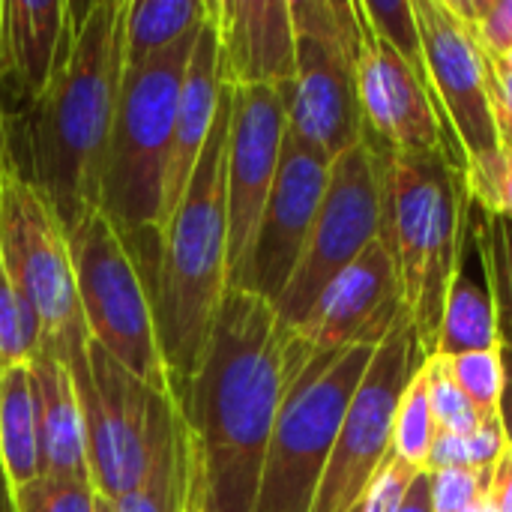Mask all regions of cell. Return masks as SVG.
<instances>
[{
  "label": "cell",
  "mask_w": 512,
  "mask_h": 512,
  "mask_svg": "<svg viewBox=\"0 0 512 512\" xmlns=\"http://www.w3.org/2000/svg\"><path fill=\"white\" fill-rule=\"evenodd\" d=\"M309 360L267 300L225 294L204 363L174 393L192 444V510L252 512L273 426Z\"/></svg>",
  "instance_id": "cell-1"
},
{
  "label": "cell",
  "mask_w": 512,
  "mask_h": 512,
  "mask_svg": "<svg viewBox=\"0 0 512 512\" xmlns=\"http://www.w3.org/2000/svg\"><path fill=\"white\" fill-rule=\"evenodd\" d=\"M438 438V423L432 417V405H429V393L423 384V375L417 369V375L411 378V384L405 387L399 408H396V420H393V459L408 465L411 471H423L432 444Z\"/></svg>",
  "instance_id": "cell-27"
},
{
  "label": "cell",
  "mask_w": 512,
  "mask_h": 512,
  "mask_svg": "<svg viewBox=\"0 0 512 512\" xmlns=\"http://www.w3.org/2000/svg\"><path fill=\"white\" fill-rule=\"evenodd\" d=\"M465 174L447 156H381V240L426 357L435 354L447 297L462 273Z\"/></svg>",
  "instance_id": "cell-5"
},
{
  "label": "cell",
  "mask_w": 512,
  "mask_h": 512,
  "mask_svg": "<svg viewBox=\"0 0 512 512\" xmlns=\"http://www.w3.org/2000/svg\"><path fill=\"white\" fill-rule=\"evenodd\" d=\"M495 348H501V318L492 288H483L471 276L459 273L447 297V309L432 357H459V354L495 351Z\"/></svg>",
  "instance_id": "cell-23"
},
{
  "label": "cell",
  "mask_w": 512,
  "mask_h": 512,
  "mask_svg": "<svg viewBox=\"0 0 512 512\" xmlns=\"http://www.w3.org/2000/svg\"><path fill=\"white\" fill-rule=\"evenodd\" d=\"M189 512H198V510H189Z\"/></svg>",
  "instance_id": "cell-47"
},
{
  "label": "cell",
  "mask_w": 512,
  "mask_h": 512,
  "mask_svg": "<svg viewBox=\"0 0 512 512\" xmlns=\"http://www.w3.org/2000/svg\"><path fill=\"white\" fill-rule=\"evenodd\" d=\"M492 471H438L429 474L432 512H465L477 498L489 492Z\"/></svg>",
  "instance_id": "cell-35"
},
{
  "label": "cell",
  "mask_w": 512,
  "mask_h": 512,
  "mask_svg": "<svg viewBox=\"0 0 512 512\" xmlns=\"http://www.w3.org/2000/svg\"><path fill=\"white\" fill-rule=\"evenodd\" d=\"M420 375H423V384L429 393V405H432V417L438 423V432L471 435L483 420H492V417H480V411L468 402V396L453 384L441 357H426L420 366Z\"/></svg>",
  "instance_id": "cell-31"
},
{
  "label": "cell",
  "mask_w": 512,
  "mask_h": 512,
  "mask_svg": "<svg viewBox=\"0 0 512 512\" xmlns=\"http://www.w3.org/2000/svg\"><path fill=\"white\" fill-rule=\"evenodd\" d=\"M375 348L354 345L309 360L273 426L252 512H312L336 432Z\"/></svg>",
  "instance_id": "cell-8"
},
{
  "label": "cell",
  "mask_w": 512,
  "mask_h": 512,
  "mask_svg": "<svg viewBox=\"0 0 512 512\" xmlns=\"http://www.w3.org/2000/svg\"><path fill=\"white\" fill-rule=\"evenodd\" d=\"M0 512H12V492L6 486V477L0 471Z\"/></svg>",
  "instance_id": "cell-41"
},
{
  "label": "cell",
  "mask_w": 512,
  "mask_h": 512,
  "mask_svg": "<svg viewBox=\"0 0 512 512\" xmlns=\"http://www.w3.org/2000/svg\"><path fill=\"white\" fill-rule=\"evenodd\" d=\"M507 447L510 444H507L501 417L483 420L471 435H444V432H438L423 471L426 474L453 471V468H459V471H492Z\"/></svg>",
  "instance_id": "cell-26"
},
{
  "label": "cell",
  "mask_w": 512,
  "mask_h": 512,
  "mask_svg": "<svg viewBox=\"0 0 512 512\" xmlns=\"http://www.w3.org/2000/svg\"><path fill=\"white\" fill-rule=\"evenodd\" d=\"M0 15H3V0H0Z\"/></svg>",
  "instance_id": "cell-44"
},
{
  "label": "cell",
  "mask_w": 512,
  "mask_h": 512,
  "mask_svg": "<svg viewBox=\"0 0 512 512\" xmlns=\"http://www.w3.org/2000/svg\"><path fill=\"white\" fill-rule=\"evenodd\" d=\"M489 63V93H492V117L498 126L501 147H512V54Z\"/></svg>",
  "instance_id": "cell-37"
},
{
  "label": "cell",
  "mask_w": 512,
  "mask_h": 512,
  "mask_svg": "<svg viewBox=\"0 0 512 512\" xmlns=\"http://www.w3.org/2000/svg\"><path fill=\"white\" fill-rule=\"evenodd\" d=\"M357 96L366 135L372 132L378 141H384L387 153L450 159L429 87L402 63L393 48L375 39L366 24L357 60Z\"/></svg>",
  "instance_id": "cell-17"
},
{
  "label": "cell",
  "mask_w": 512,
  "mask_h": 512,
  "mask_svg": "<svg viewBox=\"0 0 512 512\" xmlns=\"http://www.w3.org/2000/svg\"><path fill=\"white\" fill-rule=\"evenodd\" d=\"M423 360L426 354L405 315L375 348V357L348 402L312 512H354L363 504L393 453L396 408Z\"/></svg>",
  "instance_id": "cell-11"
},
{
  "label": "cell",
  "mask_w": 512,
  "mask_h": 512,
  "mask_svg": "<svg viewBox=\"0 0 512 512\" xmlns=\"http://www.w3.org/2000/svg\"><path fill=\"white\" fill-rule=\"evenodd\" d=\"M72 375L87 441L93 489L117 501L132 492L183 426L171 393H159L105 354L93 339L84 357L63 363Z\"/></svg>",
  "instance_id": "cell-6"
},
{
  "label": "cell",
  "mask_w": 512,
  "mask_h": 512,
  "mask_svg": "<svg viewBox=\"0 0 512 512\" xmlns=\"http://www.w3.org/2000/svg\"><path fill=\"white\" fill-rule=\"evenodd\" d=\"M219 69L228 87L285 90L297 72L291 0H210Z\"/></svg>",
  "instance_id": "cell-18"
},
{
  "label": "cell",
  "mask_w": 512,
  "mask_h": 512,
  "mask_svg": "<svg viewBox=\"0 0 512 512\" xmlns=\"http://www.w3.org/2000/svg\"><path fill=\"white\" fill-rule=\"evenodd\" d=\"M0 471L9 492L39 477L30 366H18L0 375Z\"/></svg>",
  "instance_id": "cell-22"
},
{
  "label": "cell",
  "mask_w": 512,
  "mask_h": 512,
  "mask_svg": "<svg viewBox=\"0 0 512 512\" xmlns=\"http://www.w3.org/2000/svg\"><path fill=\"white\" fill-rule=\"evenodd\" d=\"M228 126L231 87L225 84L198 168L162 231V252L150 297L171 396L186 387L204 363L228 294Z\"/></svg>",
  "instance_id": "cell-3"
},
{
  "label": "cell",
  "mask_w": 512,
  "mask_h": 512,
  "mask_svg": "<svg viewBox=\"0 0 512 512\" xmlns=\"http://www.w3.org/2000/svg\"><path fill=\"white\" fill-rule=\"evenodd\" d=\"M423 42L426 84L438 117L444 114L462 156L465 186L486 177L501 159L492 117L489 63L447 0H411Z\"/></svg>",
  "instance_id": "cell-13"
},
{
  "label": "cell",
  "mask_w": 512,
  "mask_h": 512,
  "mask_svg": "<svg viewBox=\"0 0 512 512\" xmlns=\"http://www.w3.org/2000/svg\"><path fill=\"white\" fill-rule=\"evenodd\" d=\"M222 69H219V36L216 24L210 18V0H207V21L201 24L195 51L189 57L183 84H180V99H177V114H174V132H171V147H168V168H165V201H162V231L177 210L198 159L204 153V144L210 138L219 96H222Z\"/></svg>",
  "instance_id": "cell-20"
},
{
  "label": "cell",
  "mask_w": 512,
  "mask_h": 512,
  "mask_svg": "<svg viewBox=\"0 0 512 512\" xmlns=\"http://www.w3.org/2000/svg\"><path fill=\"white\" fill-rule=\"evenodd\" d=\"M357 12L369 33L381 39L387 48H393L402 63L426 84V60H423V42L414 18L411 0H357ZM429 87V84H426Z\"/></svg>",
  "instance_id": "cell-28"
},
{
  "label": "cell",
  "mask_w": 512,
  "mask_h": 512,
  "mask_svg": "<svg viewBox=\"0 0 512 512\" xmlns=\"http://www.w3.org/2000/svg\"><path fill=\"white\" fill-rule=\"evenodd\" d=\"M27 366H30L33 408H36L39 474L90 480L84 417L69 369L63 366L60 357H54L45 348H39Z\"/></svg>",
  "instance_id": "cell-21"
},
{
  "label": "cell",
  "mask_w": 512,
  "mask_h": 512,
  "mask_svg": "<svg viewBox=\"0 0 512 512\" xmlns=\"http://www.w3.org/2000/svg\"><path fill=\"white\" fill-rule=\"evenodd\" d=\"M96 489L81 477H36L12 492V512H93Z\"/></svg>",
  "instance_id": "cell-33"
},
{
  "label": "cell",
  "mask_w": 512,
  "mask_h": 512,
  "mask_svg": "<svg viewBox=\"0 0 512 512\" xmlns=\"http://www.w3.org/2000/svg\"><path fill=\"white\" fill-rule=\"evenodd\" d=\"M330 180V162L285 132L279 171L258 222L249 264L237 291H249L270 306L291 282L297 261L312 234L318 207Z\"/></svg>",
  "instance_id": "cell-15"
},
{
  "label": "cell",
  "mask_w": 512,
  "mask_h": 512,
  "mask_svg": "<svg viewBox=\"0 0 512 512\" xmlns=\"http://www.w3.org/2000/svg\"><path fill=\"white\" fill-rule=\"evenodd\" d=\"M0 261L39 324V348L63 363L84 357V324L69 237L54 207L0 153Z\"/></svg>",
  "instance_id": "cell-9"
},
{
  "label": "cell",
  "mask_w": 512,
  "mask_h": 512,
  "mask_svg": "<svg viewBox=\"0 0 512 512\" xmlns=\"http://www.w3.org/2000/svg\"><path fill=\"white\" fill-rule=\"evenodd\" d=\"M381 237V150L363 138L330 162V180L312 234L291 282L273 303L279 321L297 330L324 288Z\"/></svg>",
  "instance_id": "cell-12"
},
{
  "label": "cell",
  "mask_w": 512,
  "mask_h": 512,
  "mask_svg": "<svg viewBox=\"0 0 512 512\" xmlns=\"http://www.w3.org/2000/svg\"><path fill=\"white\" fill-rule=\"evenodd\" d=\"M393 512H432V486H429V474L417 471L414 480L408 483L399 507Z\"/></svg>",
  "instance_id": "cell-40"
},
{
  "label": "cell",
  "mask_w": 512,
  "mask_h": 512,
  "mask_svg": "<svg viewBox=\"0 0 512 512\" xmlns=\"http://www.w3.org/2000/svg\"><path fill=\"white\" fill-rule=\"evenodd\" d=\"M39 351V324L15 291L3 261H0V375L18 366H27Z\"/></svg>",
  "instance_id": "cell-30"
},
{
  "label": "cell",
  "mask_w": 512,
  "mask_h": 512,
  "mask_svg": "<svg viewBox=\"0 0 512 512\" xmlns=\"http://www.w3.org/2000/svg\"><path fill=\"white\" fill-rule=\"evenodd\" d=\"M405 315L396 261L378 237L324 288L297 336L312 348V357L339 354L354 345H381Z\"/></svg>",
  "instance_id": "cell-16"
},
{
  "label": "cell",
  "mask_w": 512,
  "mask_h": 512,
  "mask_svg": "<svg viewBox=\"0 0 512 512\" xmlns=\"http://www.w3.org/2000/svg\"><path fill=\"white\" fill-rule=\"evenodd\" d=\"M291 21L297 72L282 90L288 132L333 162L366 138L357 96L363 48L357 0H291Z\"/></svg>",
  "instance_id": "cell-7"
},
{
  "label": "cell",
  "mask_w": 512,
  "mask_h": 512,
  "mask_svg": "<svg viewBox=\"0 0 512 512\" xmlns=\"http://www.w3.org/2000/svg\"><path fill=\"white\" fill-rule=\"evenodd\" d=\"M483 240H486V237H483ZM486 246H489V243H486ZM489 252H492V249H489ZM501 276H504V273H501Z\"/></svg>",
  "instance_id": "cell-46"
},
{
  "label": "cell",
  "mask_w": 512,
  "mask_h": 512,
  "mask_svg": "<svg viewBox=\"0 0 512 512\" xmlns=\"http://www.w3.org/2000/svg\"><path fill=\"white\" fill-rule=\"evenodd\" d=\"M207 18V0H126V69L171 48Z\"/></svg>",
  "instance_id": "cell-24"
},
{
  "label": "cell",
  "mask_w": 512,
  "mask_h": 512,
  "mask_svg": "<svg viewBox=\"0 0 512 512\" xmlns=\"http://www.w3.org/2000/svg\"><path fill=\"white\" fill-rule=\"evenodd\" d=\"M453 384L468 396V402L480 411V417H501L504 396V360L501 348L474 351L459 357H441Z\"/></svg>",
  "instance_id": "cell-29"
},
{
  "label": "cell",
  "mask_w": 512,
  "mask_h": 512,
  "mask_svg": "<svg viewBox=\"0 0 512 512\" xmlns=\"http://www.w3.org/2000/svg\"><path fill=\"white\" fill-rule=\"evenodd\" d=\"M483 243V267L489 273V285H492V297L498 303V318H501V360H504V396H501V426L507 435V444L512 447V297L501 267L495 261V255L489 252L486 240Z\"/></svg>",
  "instance_id": "cell-34"
},
{
  "label": "cell",
  "mask_w": 512,
  "mask_h": 512,
  "mask_svg": "<svg viewBox=\"0 0 512 512\" xmlns=\"http://www.w3.org/2000/svg\"><path fill=\"white\" fill-rule=\"evenodd\" d=\"M486 60L512 54V0H447Z\"/></svg>",
  "instance_id": "cell-32"
},
{
  "label": "cell",
  "mask_w": 512,
  "mask_h": 512,
  "mask_svg": "<svg viewBox=\"0 0 512 512\" xmlns=\"http://www.w3.org/2000/svg\"><path fill=\"white\" fill-rule=\"evenodd\" d=\"M465 189L489 210V216H498L501 222L512 225V147H504L495 168Z\"/></svg>",
  "instance_id": "cell-36"
},
{
  "label": "cell",
  "mask_w": 512,
  "mask_h": 512,
  "mask_svg": "<svg viewBox=\"0 0 512 512\" xmlns=\"http://www.w3.org/2000/svg\"><path fill=\"white\" fill-rule=\"evenodd\" d=\"M117 512H189L192 510V444L186 423L174 435V441L159 453L147 477L111 501Z\"/></svg>",
  "instance_id": "cell-25"
},
{
  "label": "cell",
  "mask_w": 512,
  "mask_h": 512,
  "mask_svg": "<svg viewBox=\"0 0 512 512\" xmlns=\"http://www.w3.org/2000/svg\"><path fill=\"white\" fill-rule=\"evenodd\" d=\"M288 132L285 96L276 87H231L225 162L228 210V291H237L249 264Z\"/></svg>",
  "instance_id": "cell-14"
},
{
  "label": "cell",
  "mask_w": 512,
  "mask_h": 512,
  "mask_svg": "<svg viewBox=\"0 0 512 512\" xmlns=\"http://www.w3.org/2000/svg\"><path fill=\"white\" fill-rule=\"evenodd\" d=\"M486 243H489V249H492V255H495V261H498V267L504 273V282H507L512 297V225L501 222L498 216H489Z\"/></svg>",
  "instance_id": "cell-38"
},
{
  "label": "cell",
  "mask_w": 512,
  "mask_h": 512,
  "mask_svg": "<svg viewBox=\"0 0 512 512\" xmlns=\"http://www.w3.org/2000/svg\"><path fill=\"white\" fill-rule=\"evenodd\" d=\"M198 33L201 27L123 72L108 141L99 213L126 243L150 294L162 252V201L174 114Z\"/></svg>",
  "instance_id": "cell-4"
},
{
  "label": "cell",
  "mask_w": 512,
  "mask_h": 512,
  "mask_svg": "<svg viewBox=\"0 0 512 512\" xmlns=\"http://www.w3.org/2000/svg\"><path fill=\"white\" fill-rule=\"evenodd\" d=\"M93 512H117V510H114V504H111L108 498H102V495L96 492V504H93Z\"/></svg>",
  "instance_id": "cell-42"
},
{
  "label": "cell",
  "mask_w": 512,
  "mask_h": 512,
  "mask_svg": "<svg viewBox=\"0 0 512 512\" xmlns=\"http://www.w3.org/2000/svg\"><path fill=\"white\" fill-rule=\"evenodd\" d=\"M66 237L90 339L147 387L171 393L150 291L114 225L93 210Z\"/></svg>",
  "instance_id": "cell-10"
},
{
  "label": "cell",
  "mask_w": 512,
  "mask_h": 512,
  "mask_svg": "<svg viewBox=\"0 0 512 512\" xmlns=\"http://www.w3.org/2000/svg\"><path fill=\"white\" fill-rule=\"evenodd\" d=\"M354 512H363V504H360V507H357V510H354Z\"/></svg>",
  "instance_id": "cell-45"
},
{
  "label": "cell",
  "mask_w": 512,
  "mask_h": 512,
  "mask_svg": "<svg viewBox=\"0 0 512 512\" xmlns=\"http://www.w3.org/2000/svg\"><path fill=\"white\" fill-rule=\"evenodd\" d=\"M69 0H3L0 15V120L30 108L48 87L66 42Z\"/></svg>",
  "instance_id": "cell-19"
},
{
  "label": "cell",
  "mask_w": 512,
  "mask_h": 512,
  "mask_svg": "<svg viewBox=\"0 0 512 512\" xmlns=\"http://www.w3.org/2000/svg\"><path fill=\"white\" fill-rule=\"evenodd\" d=\"M126 72V0L69 3L45 93L3 120L0 153L54 207L69 234L102 204V177Z\"/></svg>",
  "instance_id": "cell-2"
},
{
  "label": "cell",
  "mask_w": 512,
  "mask_h": 512,
  "mask_svg": "<svg viewBox=\"0 0 512 512\" xmlns=\"http://www.w3.org/2000/svg\"><path fill=\"white\" fill-rule=\"evenodd\" d=\"M0 138H3V120H0Z\"/></svg>",
  "instance_id": "cell-43"
},
{
  "label": "cell",
  "mask_w": 512,
  "mask_h": 512,
  "mask_svg": "<svg viewBox=\"0 0 512 512\" xmlns=\"http://www.w3.org/2000/svg\"><path fill=\"white\" fill-rule=\"evenodd\" d=\"M489 501L498 512H512V447L504 450L489 480Z\"/></svg>",
  "instance_id": "cell-39"
}]
</instances>
